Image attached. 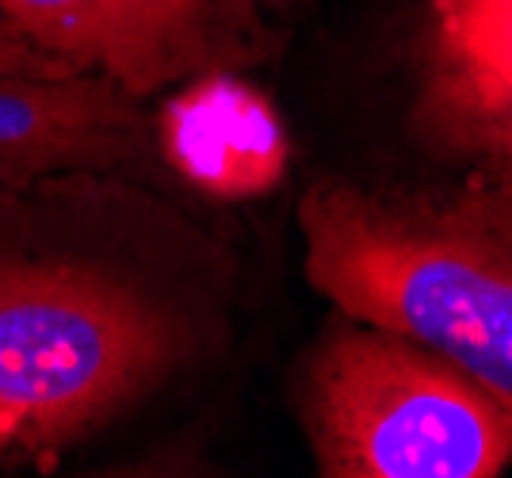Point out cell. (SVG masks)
I'll list each match as a JSON object with an SVG mask.
<instances>
[{
  "mask_svg": "<svg viewBox=\"0 0 512 478\" xmlns=\"http://www.w3.org/2000/svg\"><path fill=\"white\" fill-rule=\"evenodd\" d=\"M299 226L314 291L444 356L512 413V192L390 199L321 184Z\"/></svg>",
  "mask_w": 512,
  "mask_h": 478,
  "instance_id": "obj_1",
  "label": "cell"
},
{
  "mask_svg": "<svg viewBox=\"0 0 512 478\" xmlns=\"http://www.w3.org/2000/svg\"><path fill=\"white\" fill-rule=\"evenodd\" d=\"M172 322L92 264L0 257V467L46 463L176 364Z\"/></svg>",
  "mask_w": 512,
  "mask_h": 478,
  "instance_id": "obj_2",
  "label": "cell"
},
{
  "mask_svg": "<svg viewBox=\"0 0 512 478\" xmlns=\"http://www.w3.org/2000/svg\"><path fill=\"white\" fill-rule=\"evenodd\" d=\"M306 417L329 478H493L512 459V413L490 391L363 322L321 345Z\"/></svg>",
  "mask_w": 512,
  "mask_h": 478,
  "instance_id": "obj_3",
  "label": "cell"
},
{
  "mask_svg": "<svg viewBox=\"0 0 512 478\" xmlns=\"http://www.w3.org/2000/svg\"><path fill=\"white\" fill-rule=\"evenodd\" d=\"M249 0H0L27 43L130 96L249 58Z\"/></svg>",
  "mask_w": 512,
  "mask_h": 478,
  "instance_id": "obj_4",
  "label": "cell"
},
{
  "mask_svg": "<svg viewBox=\"0 0 512 478\" xmlns=\"http://www.w3.org/2000/svg\"><path fill=\"white\" fill-rule=\"evenodd\" d=\"M421 119L444 146L512 165V0H432Z\"/></svg>",
  "mask_w": 512,
  "mask_h": 478,
  "instance_id": "obj_5",
  "label": "cell"
},
{
  "mask_svg": "<svg viewBox=\"0 0 512 478\" xmlns=\"http://www.w3.org/2000/svg\"><path fill=\"white\" fill-rule=\"evenodd\" d=\"M130 100L96 73L0 77V184L130 157L142 138Z\"/></svg>",
  "mask_w": 512,
  "mask_h": 478,
  "instance_id": "obj_6",
  "label": "cell"
},
{
  "mask_svg": "<svg viewBox=\"0 0 512 478\" xmlns=\"http://www.w3.org/2000/svg\"><path fill=\"white\" fill-rule=\"evenodd\" d=\"M161 150L176 173L218 199H249L287 173V131L268 100L211 69L192 77L161 111Z\"/></svg>",
  "mask_w": 512,
  "mask_h": 478,
  "instance_id": "obj_7",
  "label": "cell"
},
{
  "mask_svg": "<svg viewBox=\"0 0 512 478\" xmlns=\"http://www.w3.org/2000/svg\"><path fill=\"white\" fill-rule=\"evenodd\" d=\"M20 73H77V69L62 66L46 50L27 43L20 31L0 16V77H20Z\"/></svg>",
  "mask_w": 512,
  "mask_h": 478,
  "instance_id": "obj_8",
  "label": "cell"
}]
</instances>
